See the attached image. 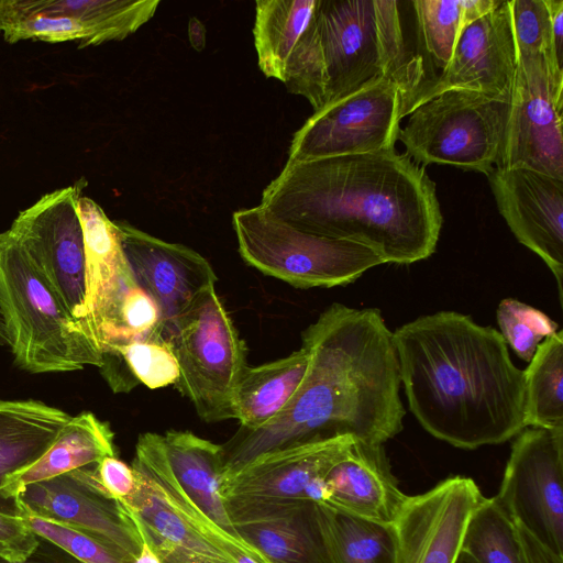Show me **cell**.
I'll return each instance as SVG.
<instances>
[{
  "label": "cell",
  "mask_w": 563,
  "mask_h": 563,
  "mask_svg": "<svg viewBox=\"0 0 563 563\" xmlns=\"http://www.w3.org/2000/svg\"><path fill=\"white\" fill-rule=\"evenodd\" d=\"M497 322L506 344L523 361L530 362L542 340L558 332V323L548 314L514 298L503 299Z\"/></svg>",
  "instance_id": "cell-35"
},
{
  "label": "cell",
  "mask_w": 563,
  "mask_h": 563,
  "mask_svg": "<svg viewBox=\"0 0 563 563\" xmlns=\"http://www.w3.org/2000/svg\"><path fill=\"white\" fill-rule=\"evenodd\" d=\"M232 223L243 261L297 288L344 286L385 264L368 246L302 231L260 205L235 211Z\"/></svg>",
  "instance_id": "cell-8"
},
{
  "label": "cell",
  "mask_w": 563,
  "mask_h": 563,
  "mask_svg": "<svg viewBox=\"0 0 563 563\" xmlns=\"http://www.w3.org/2000/svg\"><path fill=\"white\" fill-rule=\"evenodd\" d=\"M511 97L452 89L408 115L398 141L418 165H451L488 176L503 162Z\"/></svg>",
  "instance_id": "cell-7"
},
{
  "label": "cell",
  "mask_w": 563,
  "mask_h": 563,
  "mask_svg": "<svg viewBox=\"0 0 563 563\" xmlns=\"http://www.w3.org/2000/svg\"><path fill=\"white\" fill-rule=\"evenodd\" d=\"M121 245L137 285L155 301L163 336L170 342L179 317L217 275L195 250L115 221Z\"/></svg>",
  "instance_id": "cell-19"
},
{
  "label": "cell",
  "mask_w": 563,
  "mask_h": 563,
  "mask_svg": "<svg viewBox=\"0 0 563 563\" xmlns=\"http://www.w3.org/2000/svg\"><path fill=\"white\" fill-rule=\"evenodd\" d=\"M71 417L37 400H0V484L38 460ZM0 510L16 514L14 500L0 496Z\"/></svg>",
  "instance_id": "cell-26"
},
{
  "label": "cell",
  "mask_w": 563,
  "mask_h": 563,
  "mask_svg": "<svg viewBox=\"0 0 563 563\" xmlns=\"http://www.w3.org/2000/svg\"><path fill=\"white\" fill-rule=\"evenodd\" d=\"M41 538V537H40ZM0 563H12L0 558ZM20 563H82L53 542L41 538L37 549Z\"/></svg>",
  "instance_id": "cell-40"
},
{
  "label": "cell",
  "mask_w": 563,
  "mask_h": 563,
  "mask_svg": "<svg viewBox=\"0 0 563 563\" xmlns=\"http://www.w3.org/2000/svg\"><path fill=\"white\" fill-rule=\"evenodd\" d=\"M324 508L335 563H396L397 537L393 523Z\"/></svg>",
  "instance_id": "cell-30"
},
{
  "label": "cell",
  "mask_w": 563,
  "mask_h": 563,
  "mask_svg": "<svg viewBox=\"0 0 563 563\" xmlns=\"http://www.w3.org/2000/svg\"><path fill=\"white\" fill-rule=\"evenodd\" d=\"M410 4L422 46L432 64L442 71L462 32L461 0H415Z\"/></svg>",
  "instance_id": "cell-32"
},
{
  "label": "cell",
  "mask_w": 563,
  "mask_h": 563,
  "mask_svg": "<svg viewBox=\"0 0 563 563\" xmlns=\"http://www.w3.org/2000/svg\"><path fill=\"white\" fill-rule=\"evenodd\" d=\"M131 466L135 487L120 501L162 563H238L243 555L267 563L224 533L188 498L165 460L158 433L139 437Z\"/></svg>",
  "instance_id": "cell-6"
},
{
  "label": "cell",
  "mask_w": 563,
  "mask_h": 563,
  "mask_svg": "<svg viewBox=\"0 0 563 563\" xmlns=\"http://www.w3.org/2000/svg\"><path fill=\"white\" fill-rule=\"evenodd\" d=\"M40 539L23 517L0 510V558L24 562L37 549Z\"/></svg>",
  "instance_id": "cell-37"
},
{
  "label": "cell",
  "mask_w": 563,
  "mask_h": 563,
  "mask_svg": "<svg viewBox=\"0 0 563 563\" xmlns=\"http://www.w3.org/2000/svg\"><path fill=\"white\" fill-rule=\"evenodd\" d=\"M133 563H162L151 547L143 541L142 550Z\"/></svg>",
  "instance_id": "cell-43"
},
{
  "label": "cell",
  "mask_w": 563,
  "mask_h": 563,
  "mask_svg": "<svg viewBox=\"0 0 563 563\" xmlns=\"http://www.w3.org/2000/svg\"><path fill=\"white\" fill-rule=\"evenodd\" d=\"M96 465L24 486L13 498L16 514L29 512L81 528L135 560L142 550V537L123 504L101 486Z\"/></svg>",
  "instance_id": "cell-17"
},
{
  "label": "cell",
  "mask_w": 563,
  "mask_h": 563,
  "mask_svg": "<svg viewBox=\"0 0 563 563\" xmlns=\"http://www.w3.org/2000/svg\"><path fill=\"white\" fill-rule=\"evenodd\" d=\"M302 345L310 362L298 390L268 423L240 427L221 445V481L278 450L339 437L383 445L402 430L399 363L378 309L333 302L302 332Z\"/></svg>",
  "instance_id": "cell-1"
},
{
  "label": "cell",
  "mask_w": 563,
  "mask_h": 563,
  "mask_svg": "<svg viewBox=\"0 0 563 563\" xmlns=\"http://www.w3.org/2000/svg\"><path fill=\"white\" fill-rule=\"evenodd\" d=\"M223 499L240 539L267 563H335L323 505L299 499Z\"/></svg>",
  "instance_id": "cell-15"
},
{
  "label": "cell",
  "mask_w": 563,
  "mask_h": 563,
  "mask_svg": "<svg viewBox=\"0 0 563 563\" xmlns=\"http://www.w3.org/2000/svg\"><path fill=\"white\" fill-rule=\"evenodd\" d=\"M260 206L302 231L363 244L399 265L432 255L443 221L435 183L396 150L287 161Z\"/></svg>",
  "instance_id": "cell-2"
},
{
  "label": "cell",
  "mask_w": 563,
  "mask_h": 563,
  "mask_svg": "<svg viewBox=\"0 0 563 563\" xmlns=\"http://www.w3.org/2000/svg\"><path fill=\"white\" fill-rule=\"evenodd\" d=\"M456 563H474V562L468 556H466L464 553L461 552Z\"/></svg>",
  "instance_id": "cell-46"
},
{
  "label": "cell",
  "mask_w": 563,
  "mask_h": 563,
  "mask_svg": "<svg viewBox=\"0 0 563 563\" xmlns=\"http://www.w3.org/2000/svg\"><path fill=\"white\" fill-rule=\"evenodd\" d=\"M318 0H257L253 27L257 64L267 78L285 82L290 59Z\"/></svg>",
  "instance_id": "cell-28"
},
{
  "label": "cell",
  "mask_w": 563,
  "mask_h": 563,
  "mask_svg": "<svg viewBox=\"0 0 563 563\" xmlns=\"http://www.w3.org/2000/svg\"><path fill=\"white\" fill-rule=\"evenodd\" d=\"M498 210L516 239L554 275L563 296V180L523 168L499 167L488 176Z\"/></svg>",
  "instance_id": "cell-20"
},
{
  "label": "cell",
  "mask_w": 563,
  "mask_h": 563,
  "mask_svg": "<svg viewBox=\"0 0 563 563\" xmlns=\"http://www.w3.org/2000/svg\"><path fill=\"white\" fill-rule=\"evenodd\" d=\"M310 362L309 350L255 367L246 366L233 397L235 419L241 428L256 430L273 420L291 400L301 385Z\"/></svg>",
  "instance_id": "cell-27"
},
{
  "label": "cell",
  "mask_w": 563,
  "mask_h": 563,
  "mask_svg": "<svg viewBox=\"0 0 563 563\" xmlns=\"http://www.w3.org/2000/svg\"><path fill=\"white\" fill-rule=\"evenodd\" d=\"M0 309L21 369L41 374L101 366L95 339L64 310L9 229L0 233Z\"/></svg>",
  "instance_id": "cell-5"
},
{
  "label": "cell",
  "mask_w": 563,
  "mask_h": 563,
  "mask_svg": "<svg viewBox=\"0 0 563 563\" xmlns=\"http://www.w3.org/2000/svg\"><path fill=\"white\" fill-rule=\"evenodd\" d=\"M482 498L476 483L460 475L408 496L393 523L396 563H456L466 526Z\"/></svg>",
  "instance_id": "cell-18"
},
{
  "label": "cell",
  "mask_w": 563,
  "mask_h": 563,
  "mask_svg": "<svg viewBox=\"0 0 563 563\" xmlns=\"http://www.w3.org/2000/svg\"><path fill=\"white\" fill-rule=\"evenodd\" d=\"M461 552L474 563H523L516 525L495 496H483L474 509Z\"/></svg>",
  "instance_id": "cell-31"
},
{
  "label": "cell",
  "mask_w": 563,
  "mask_h": 563,
  "mask_svg": "<svg viewBox=\"0 0 563 563\" xmlns=\"http://www.w3.org/2000/svg\"><path fill=\"white\" fill-rule=\"evenodd\" d=\"M511 520L563 558V428H525L514 441L498 494Z\"/></svg>",
  "instance_id": "cell-12"
},
{
  "label": "cell",
  "mask_w": 563,
  "mask_h": 563,
  "mask_svg": "<svg viewBox=\"0 0 563 563\" xmlns=\"http://www.w3.org/2000/svg\"><path fill=\"white\" fill-rule=\"evenodd\" d=\"M355 439L339 437L262 455L221 481L222 497L299 499L322 504L324 476Z\"/></svg>",
  "instance_id": "cell-21"
},
{
  "label": "cell",
  "mask_w": 563,
  "mask_h": 563,
  "mask_svg": "<svg viewBox=\"0 0 563 563\" xmlns=\"http://www.w3.org/2000/svg\"><path fill=\"white\" fill-rule=\"evenodd\" d=\"M76 210L86 254V323L95 339L97 327L137 283L123 253L115 221L84 195L77 200Z\"/></svg>",
  "instance_id": "cell-23"
},
{
  "label": "cell",
  "mask_w": 563,
  "mask_h": 563,
  "mask_svg": "<svg viewBox=\"0 0 563 563\" xmlns=\"http://www.w3.org/2000/svg\"><path fill=\"white\" fill-rule=\"evenodd\" d=\"M516 525L523 563H563V558L545 548L534 537L519 525Z\"/></svg>",
  "instance_id": "cell-39"
},
{
  "label": "cell",
  "mask_w": 563,
  "mask_h": 563,
  "mask_svg": "<svg viewBox=\"0 0 563 563\" xmlns=\"http://www.w3.org/2000/svg\"><path fill=\"white\" fill-rule=\"evenodd\" d=\"M509 8L518 56L542 55L552 81L563 88V66L555 54L544 0H510Z\"/></svg>",
  "instance_id": "cell-33"
},
{
  "label": "cell",
  "mask_w": 563,
  "mask_h": 563,
  "mask_svg": "<svg viewBox=\"0 0 563 563\" xmlns=\"http://www.w3.org/2000/svg\"><path fill=\"white\" fill-rule=\"evenodd\" d=\"M85 186L80 179L45 194L20 211L9 230L64 310L88 330L85 242L76 210Z\"/></svg>",
  "instance_id": "cell-10"
},
{
  "label": "cell",
  "mask_w": 563,
  "mask_h": 563,
  "mask_svg": "<svg viewBox=\"0 0 563 563\" xmlns=\"http://www.w3.org/2000/svg\"><path fill=\"white\" fill-rule=\"evenodd\" d=\"M525 372L526 428H563V331L541 342Z\"/></svg>",
  "instance_id": "cell-29"
},
{
  "label": "cell",
  "mask_w": 563,
  "mask_h": 563,
  "mask_svg": "<svg viewBox=\"0 0 563 563\" xmlns=\"http://www.w3.org/2000/svg\"><path fill=\"white\" fill-rule=\"evenodd\" d=\"M113 438L109 423L92 412L84 411L71 417L38 460L2 479L0 496L14 500L15 495L29 484L96 465L103 457L115 455Z\"/></svg>",
  "instance_id": "cell-25"
},
{
  "label": "cell",
  "mask_w": 563,
  "mask_h": 563,
  "mask_svg": "<svg viewBox=\"0 0 563 563\" xmlns=\"http://www.w3.org/2000/svg\"><path fill=\"white\" fill-rule=\"evenodd\" d=\"M402 99L398 82L379 78L325 104L295 132L288 161L395 150Z\"/></svg>",
  "instance_id": "cell-11"
},
{
  "label": "cell",
  "mask_w": 563,
  "mask_h": 563,
  "mask_svg": "<svg viewBox=\"0 0 563 563\" xmlns=\"http://www.w3.org/2000/svg\"><path fill=\"white\" fill-rule=\"evenodd\" d=\"M144 22L136 0H0V33L10 44L34 40L97 46L126 38Z\"/></svg>",
  "instance_id": "cell-13"
},
{
  "label": "cell",
  "mask_w": 563,
  "mask_h": 563,
  "mask_svg": "<svg viewBox=\"0 0 563 563\" xmlns=\"http://www.w3.org/2000/svg\"><path fill=\"white\" fill-rule=\"evenodd\" d=\"M159 443L174 477L188 498L224 533L246 545L229 518L221 494V445L189 431L174 430L159 434Z\"/></svg>",
  "instance_id": "cell-24"
},
{
  "label": "cell",
  "mask_w": 563,
  "mask_h": 563,
  "mask_svg": "<svg viewBox=\"0 0 563 563\" xmlns=\"http://www.w3.org/2000/svg\"><path fill=\"white\" fill-rule=\"evenodd\" d=\"M96 474L106 492L118 500L126 498L134 490L135 474L132 466L115 455L103 457L96 465Z\"/></svg>",
  "instance_id": "cell-38"
},
{
  "label": "cell",
  "mask_w": 563,
  "mask_h": 563,
  "mask_svg": "<svg viewBox=\"0 0 563 563\" xmlns=\"http://www.w3.org/2000/svg\"><path fill=\"white\" fill-rule=\"evenodd\" d=\"M498 0H461L462 3V31L472 22L495 9Z\"/></svg>",
  "instance_id": "cell-42"
},
{
  "label": "cell",
  "mask_w": 563,
  "mask_h": 563,
  "mask_svg": "<svg viewBox=\"0 0 563 563\" xmlns=\"http://www.w3.org/2000/svg\"><path fill=\"white\" fill-rule=\"evenodd\" d=\"M41 538L62 548L82 563H133L134 560L98 536L75 526L18 512Z\"/></svg>",
  "instance_id": "cell-34"
},
{
  "label": "cell",
  "mask_w": 563,
  "mask_h": 563,
  "mask_svg": "<svg viewBox=\"0 0 563 563\" xmlns=\"http://www.w3.org/2000/svg\"><path fill=\"white\" fill-rule=\"evenodd\" d=\"M562 91L542 55L518 56L500 167H523L563 180Z\"/></svg>",
  "instance_id": "cell-14"
},
{
  "label": "cell",
  "mask_w": 563,
  "mask_h": 563,
  "mask_svg": "<svg viewBox=\"0 0 563 563\" xmlns=\"http://www.w3.org/2000/svg\"><path fill=\"white\" fill-rule=\"evenodd\" d=\"M0 344H10L9 334L4 324V320L2 318L1 309H0Z\"/></svg>",
  "instance_id": "cell-44"
},
{
  "label": "cell",
  "mask_w": 563,
  "mask_h": 563,
  "mask_svg": "<svg viewBox=\"0 0 563 563\" xmlns=\"http://www.w3.org/2000/svg\"><path fill=\"white\" fill-rule=\"evenodd\" d=\"M400 3L318 0L290 59L287 90L317 111L373 80L389 78L404 90L402 108L427 77L422 62L407 49Z\"/></svg>",
  "instance_id": "cell-4"
},
{
  "label": "cell",
  "mask_w": 563,
  "mask_h": 563,
  "mask_svg": "<svg viewBox=\"0 0 563 563\" xmlns=\"http://www.w3.org/2000/svg\"><path fill=\"white\" fill-rule=\"evenodd\" d=\"M408 406L432 437L474 450L526 428L525 372L492 327L438 311L393 332Z\"/></svg>",
  "instance_id": "cell-3"
},
{
  "label": "cell",
  "mask_w": 563,
  "mask_h": 563,
  "mask_svg": "<svg viewBox=\"0 0 563 563\" xmlns=\"http://www.w3.org/2000/svg\"><path fill=\"white\" fill-rule=\"evenodd\" d=\"M106 352L118 353L137 383L151 389L175 384L178 363L170 342L162 338H150L118 345Z\"/></svg>",
  "instance_id": "cell-36"
},
{
  "label": "cell",
  "mask_w": 563,
  "mask_h": 563,
  "mask_svg": "<svg viewBox=\"0 0 563 563\" xmlns=\"http://www.w3.org/2000/svg\"><path fill=\"white\" fill-rule=\"evenodd\" d=\"M518 53L509 1L461 32L448 66L423 80L401 108L400 118L437 95L452 89L511 97Z\"/></svg>",
  "instance_id": "cell-16"
},
{
  "label": "cell",
  "mask_w": 563,
  "mask_h": 563,
  "mask_svg": "<svg viewBox=\"0 0 563 563\" xmlns=\"http://www.w3.org/2000/svg\"><path fill=\"white\" fill-rule=\"evenodd\" d=\"M544 3L550 14L555 54L563 66V0H544Z\"/></svg>",
  "instance_id": "cell-41"
},
{
  "label": "cell",
  "mask_w": 563,
  "mask_h": 563,
  "mask_svg": "<svg viewBox=\"0 0 563 563\" xmlns=\"http://www.w3.org/2000/svg\"><path fill=\"white\" fill-rule=\"evenodd\" d=\"M238 563H258L257 561H255L253 558H251L250 555H243L239 561Z\"/></svg>",
  "instance_id": "cell-45"
},
{
  "label": "cell",
  "mask_w": 563,
  "mask_h": 563,
  "mask_svg": "<svg viewBox=\"0 0 563 563\" xmlns=\"http://www.w3.org/2000/svg\"><path fill=\"white\" fill-rule=\"evenodd\" d=\"M407 498L383 445L354 440L324 476L322 505L360 518L394 523Z\"/></svg>",
  "instance_id": "cell-22"
},
{
  "label": "cell",
  "mask_w": 563,
  "mask_h": 563,
  "mask_svg": "<svg viewBox=\"0 0 563 563\" xmlns=\"http://www.w3.org/2000/svg\"><path fill=\"white\" fill-rule=\"evenodd\" d=\"M179 374L176 388L207 422L234 418L233 397L247 366L245 345L217 295L203 289L177 320L170 340Z\"/></svg>",
  "instance_id": "cell-9"
}]
</instances>
